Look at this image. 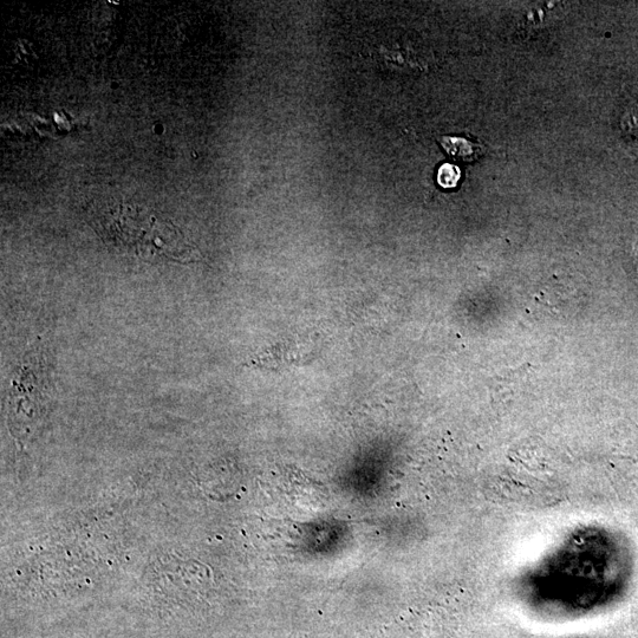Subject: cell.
I'll list each match as a JSON object with an SVG mask.
<instances>
[{"label": "cell", "instance_id": "obj_1", "mask_svg": "<svg viewBox=\"0 0 638 638\" xmlns=\"http://www.w3.org/2000/svg\"><path fill=\"white\" fill-rule=\"evenodd\" d=\"M94 221L104 240L141 257L186 260L192 251L177 227L149 208L117 201L100 207Z\"/></svg>", "mask_w": 638, "mask_h": 638}, {"label": "cell", "instance_id": "obj_2", "mask_svg": "<svg viewBox=\"0 0 638 638\" xmlns=\"http://www.w3.org/2000/svg\"><path fill=\"white\" fill-rule=\"evenodd\" d=\"M442 147L446 149L449 155H452L454 159L462 161H472L479 158L483 149L478 145H473L472 142L460 138H449L445 136L440 140Z\"/></svg>", "mask_w": 638, "mask_h": 638}, {"label": "cell", "instance_id": "obj_3", "mask_svg": "<svg viewBox=\"0 0 638 638\" xmlns=\"http://www.w3.org/2000/svg\"><path fill=\"white\" fill-rule=\"evenodd\" d=\"M460 178L461 172L457 166L446 164L439 169L438 182L441 187L453 188L458 185Z\"/></svg>", "mask_w": 638, "mask_h": 638}]
</instances>
